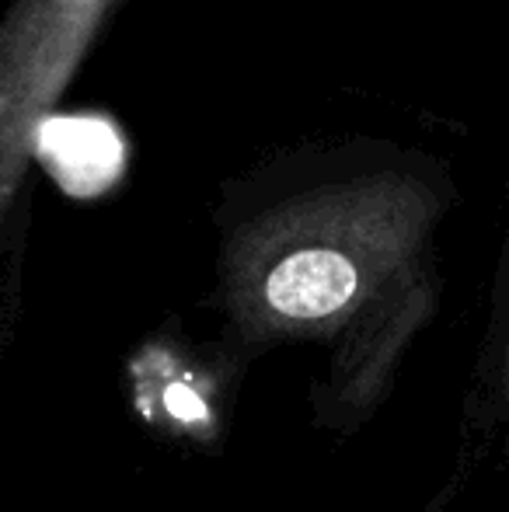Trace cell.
I'll list each match as a JSON object with an SVG mask.
<instances>
[{"mask_svg":"<svg viewBox=\"0 0 509 512\" xmlns=\"http://www.w3.org/2000/svg\"><path fill=\"white\" fill-rule=\"evenodd\" d=\"M447 199L412 171L286 192L227 220L217 251V366L231 380L276 349H314V429L353 436L391 401L440 307L433 237Z\"/></svg>","mask_w":509,"mask_h":512,"instance_id":"1","label":"cell"},{"mask_svg":"<svg viewBox=\"0 0 509 512\" xmlns=\"http://www.w3.org/2000/svg\"><path fill=\"white\" fill-rule=\"evenodd\" d=\"M116 0H14L0 18V248L39 129L88 60ZM14 297L0 283V359L11 342Z\"/></svg>","mask_w":509,"mask_h":512,"instance_id":"2","label":"cell"},{"mask_svg":"<svg viewBox=\"0 0 509 512\" xmlns=\"http://www.w3.org/2000/svg\"><path fill=\"white\" fill-rule=\"evenodd\" d=\"M496 394L509 408V304L503 317V338H499V356H496Z\"/></svg>","mask_w":509,"mask_h":512,"instance_id":"3","label":"cell"}]
</instances>
